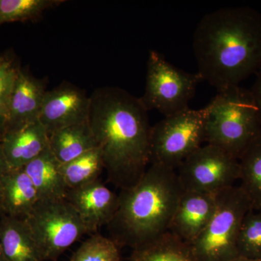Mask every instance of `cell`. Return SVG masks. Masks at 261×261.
Wrapping results in <instances>:
<instances>
[{"instance_id": "cell-15", "label": "cell", "mask_w": 261, "mask_h": 261, "mask_svg": "<svg viewBox=\"0 0 261 261\" xmlns=\"http://www.w3.org/2000/svg\"><path fill=\"white\" fill-rule=\"evenodd\" d=\"M39 200L37 190L23 168L10 169L0 178V214L25 219Z\"/></svg>"}, {"instance_id": "cell-14", "label": "cell", "mask_w": 261, "mask_h": 261, "mask_svg": "<svg viewBox=\"0 0 261 261\" xmlns=\"http://www.w3.org/2000/svg\"><path fill=\"white\" fill-rule=\"evenodd\" d=\"M0 142L10 170L23 168L49 148V135L39 120L5 130Z\"/></svg>"}, {"instance_id": "cell-3", "label": "cell", "mask_w": 261, "mask_h": 261, "mask_svg": "<svg viewBox=\"0 0 261 261\" xmlns=\"http://www.w3.org/2000/svg\"><path fill=\"white\" fill-rule=\"evenodd\" d=\"M183 192L176 170L151 165L118 195V208L107 225L109 238L132 250L157 240L169 230Z\"/></svg>"}, {"instance_id": "cell-28", "label": "cell", "mask_w": 261, "mask_h": 261, "mask_svg": "<svg viewBox=\"0 0 261 261\" xmlns=\"http://www.w3.org/2000/svg\"><path fill=\"white\" fill-rule=\"evenodd\" d=\"M232 261H261V257H255V258H250V257L239 256Z\"/></svg>"}, {"instance_id": "cell-1", "label": "cell", "mask_w": 261, "mask_h": 261, "mask_svg": "<svg viewBox=\"0 0 261 261\" xmlns=\"http://www.w3.org/2000/svg\"><path fill=\"white\" fill-rule=\"evenodd\" d=\"M89 97V124L108 181L121 190L130 188L149 163L148 111L140 98L119 87H100Z\"/></svg>"}, {"instance_id": "cell-12", "label": "cell", "mask_w": 261, "mask_h": 261, "mask_svg": "<svg viewBox=\"0 0 261 261\" xmlns=\"http://www.w3.org/2000/svg\"><path fill=\"white\" fill-rule=\"evenodd\" d=\"M216 195L184 191L168 231L191 245L205 229L214 214Z\"/></svg>"}, {"instance_id": "cell-20", "label": "cell", "mask_w": 261, "mask_h": 261, "mask_svg": "<svg viewBox=\"0 0 261 261\" xmlns=\"http://www.w3.org/2000/svg\"><path fill=\"white\" fill-rule=\"evenodd\" d=\"M240 162V189L252 210L261 211V135L247 147Z\"/></svg>"}, {"instance_id": "cell-5", "label": "cell", "mask_w": 261, "mask_h": 261, "mask_svg": "<svg viewBox=\"0 0 261 261\" xmlns=\"http://www.w3.org/2000/svg\"><path fill=\"white\" fill-rule=\"evenodd\" d=\"M252 209L240 187L216 195L214 214L205 229L190 245L195 261H232L239 257L237 242L245 215Z\"/></svg>"}, {"instance_id": "cell-8", "label": "cell", "mask_w": 261, "mask_h": 261, "mask_svg": "<svg viewBox=\"0 0 261 261\" xmlns=\"http://www.w3.org/2000/svg\"><path fill=\"white\" fill-rule=\"evenodd\" d=\"M44 261H55L88 230L66 200L39 201L25 219Z\"/></svg>"}, {"instance_id": "cell-10", "label": "cell", "mask_w": 261, "mask_h": 261, "mask_svg": "<svg viewBox=\"0 0 261 261\" xmlns=\"http://www.w3.org/2000/svg\"><path fill=\"white\" fill-rule=\"evenodd\" d=\"M90 97L73 84L63 83L47 91L43 100L39 121L53 132L88 121Z\"/></svg>"}, {"instance_id": "cell-21", "label": "cell", "mask_w": 261, "mask_h": 261, "mask_svg": "<svg viewBox=\"0 0 261 261\" xmlns=\"http://www.w3.org/2000/svg\"><path fill=\"white\" fill-rule=\"evenodd\" d=\"M103 169L102 152L98 147L61 165V173L68 190L97 181Z\"/></svg>"}, {"instance_id": "cell-6", "label": "cell", "mask_w": 261, "mask_h": 261, "mask_svg": "<svg viewBox=\"0 0 261 261\" xmlns=\"http://www.w3.org/2000/svg\"><path fill=\"white\" fill-rule=\"evenodd\" d=\"M208 108H188L165 117L151 128L149 163L177 169L205 142V123Z\"/></svg>"}, {"instance_id": "cell-7", "label": "cell", "mask_w": 261, "mask_h": 261, "mask_svg": "<svg viewBox=\"0 0 261 261\" xmlns=\"http://www.w3.org/2000/svg\"><path fill=\"white\" fill-rule=\"evenodd\" d=\"M202 79L170 63L159 51H149L145 94L141 102L147 111L155 110L165 117L188 109Z\"/></svg>"}, {"instance_id": "cell-4", "label": "cell", "mask_w": 261, "mask_h": 261, "mask_svg": "<svg viewBox=\"0 0 261 261\" xmlns=\"http://www.w3.org/2000/svg\"><path fill=\"white\" fill-rule=\"evenodd\" d=\"M207 108L205 142L240 159L261 135L260 113L251 90L228 87L218 92Z\"/></svg>"}, {"instance_id": "cell-25", "label": "cell", "mask_w": 261, "mask_h": 261, "mask_svg": "<svg viewBox=\"0 0 261 261\" xmlns=\"http://www.w3.org/2000/svg\"><path fill=\"white\" fill-rule=\"evenodd\" d=\"M20 67L11 54L0 56V114L6 115L7 106Z\"/></svg>"}, {"instance_id": "cell-30", "label": "cell", "mask_w": 261, "mask_h": 261, "mask_svg": "<svg viewBox=\"0 0 261 261\" xmlns=\"http://www.w3.org/2000/svg\"><path fill=\"white\" fill-rule=\"evenodd\" d=\"M0 261L5 260L4 254H3V247H2L1 240H0Z\"/></svg>"}, {"instance_id": "cell-18", "label": "cell", "mask_w": 261, "mask_h": 261, "mask_svg": "<svg viewBox=\"0 0 261 261\" xmlns=\"http://www.w3.org/2000/svg\"><path fill=\"white\" fill-rule=\"evenodd\" d=\"M51 152L61 165L97 147L88 121L65 127L49 135Z\"/></svg>"}, {"instance_id": "cell-17", "label": "cell", "mask_w": 261, "mask_h": 261, "mask_svg": "<svg viewBox=\"0 0 261 261\" xmlns=\"http://www.w3.org/2000/svg\"><path fill=\"white\" fill-rule=\"evenodd\" d=\"M0 240L6 261H44L25 219L0 214Z\"/></svg>"}, {"instance_id": "cell-16", "label": "cell", "mask_w": 261, "mask_h": 261, "mask_svg": "<svg viewBox=\"0 0 261 261\" xmlns=\"http://www.w3.org/2000/svg\"><path fill=\"white\" fill-rule=\"evenodd\" d=\"M61 165L49 147L23 168L37 190L39 201L65 200L68 189Z\"/></svg>"}, {"instance_id": "cell-19", "label": "cell", "mask_w": 261, "mask_h": 261, "mask_svg": "<svg viewBox=\"0 0 261 261\" xmlns=\"http://www.w3.org/2000/svg\"><path fill=\"white\" fill-rule=\"evenodd\" d=\"M126 261H195L188 244L168 231L147 245L133 249Z\"/></svg>"}, {"instance_id": "cell-2", "label": "cell", "mask_w": 261, "mask_h": 261, "mask_svg": "<svg viewBox=\"0 0 261 261\" xmlns=\"http://www.w3.org/2000/svg\"><path fill=\"white\" fill-rule=\"evenodd\" d=\"M197 73L218 92L239 86L261 69V14L249 7L220 8L194 33Z\"/></svg>"}, {"instance_id": "cell-26", "label": "cell", "mask_w": 261, "mask_h": 261, "mask_svg": "<svg viewBox=\"0 0 261 261\" xmlns=\"http://www.w3.org/2000/svg\"><path fill=\"white\" fill-rule=\"evenodd\" d=\"M250 90L256 102L261 116V69L256 73V79Z\"/></svg>"}, {"instance_id": "cell-29", "label": "cell", "mask_w": 261, "mask_h": 261, "mask_svg": "<svg viewBox=\"0 0 261 261\" xmlns=\"http://www.w3.org/2000/svg\"><path fill=\"white\" fill-rule=\"evenodd\" d=\"M5 119L4 116L0 114V140H1L2 136L5 130Z\"/></svg>"}, {"instance_id": "cell-24", "label": "cell", "mask_w": 261, "mask_h": 261, "mask_svg": "<svg viewBox=\"0 0 261 261\" xmlns=\"http://www.w3.org/2000/svg\"><path fill=\"white\" fill-rule=\"evenodd\" d=\"M119 248L111 238L92 235L77 249L70 261H122Z\"/></svg>"}, {"instance_id": "cell-22", "label": "cell", "mask_w": 261, "mask_h": 261, "mask_svg": "<svg viewBox=\"0 0 261 261\" xmlns=\"http://www.w3.org/2000/svg\"><path fill=\"white\" fill-rule=\"evenodd\" d=\"M63 3L64 0H0V27L4 23L37 20L46 10Z\"/></svg>"}, {"instance_id": "cell-11", "label": "cell", "mask_w": 261, "mask_h": 261, "mask_svg": "<svg viewBox=\"0 0 261 261\" xmlns=\"http://www.w3.org/2000/svg\"><path fill=\"white\" fill-rule=\"evenodd\" d=\"M65 200L76 211L88 230L94 233L109 224L116 214L118 195L99 181L68 190Z\"/></svg>"}, {"instance_id": "cell-23", "label": "cell", "mask_w": 261, "mask_h": 261, "mask_svg": "<svg viewBox=\"0 0 261 261\" xmlns=\"http://www.w3.org/2000/svg\"><path fill=\"white\" fill-rule=\"evenodd\" d=\"M237 248L239 256L261 257V211L250 209L245 215L239 232Z\"/></svg>"}, {"instance_id": "cell-27", "label": "cell", "mask_w": 261, "mask_h": 261, "mask_svg": "<svg viewBox=\"0 0 261 261\" xmlns=\"http://www.w3.org/2000/svg\"><path fill=\"white\" fill-rule=\"evenodd\" d=\"M10 171L9 166H8V162H7L6 158L3 152V147H2L1 142H0V178Z\"/></svg>"}, {"instance_id": "cell-9", "label": "cell", "mask_w": 261, "mask_h": 261, "mask_svg": "<svg viewBox=\"0 0 261 261\" xmlns=\"http://www.w3.org/2000/svg\"><path fill=\"white\" fill-rule=\"evenodd\" d=\"M184 191L218 194L240 179L239 160L216 146H201L176 169Z\"/></svg>"}, {"instance_id": "cell-13", "label": "cell", "mask_w": 261, "mask_h": 261, "mask_svg": "<svg viewBox=\"0 0 261 261\" xmlns=\"http://www.w3.org/2000/svg\"><path fill=\"white\" fill-rule=\"evenodd\" d=\"M46 88L45 81L20 68L7 106L5 130L39 120Z\"/></svg>"}]
</instances>
